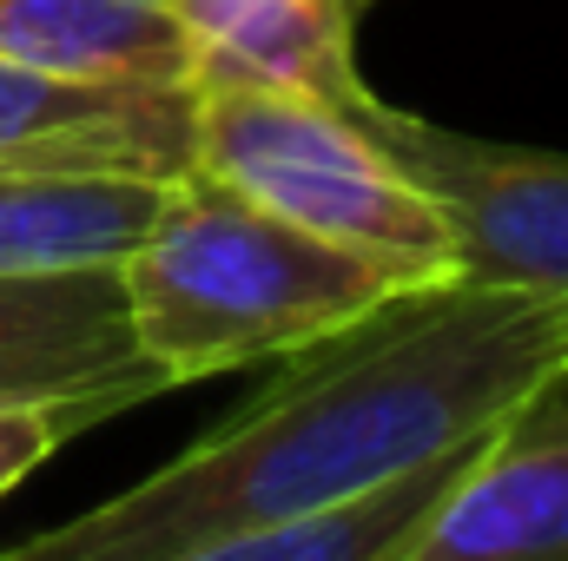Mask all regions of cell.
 <instances>
[{
    "label": "cell",
    "mask_w": 568,
    "mask_h": 561,
    "mask_svg": "<svg viewBox=\"0 0 568 561\" xmlns=\"http://www.w3.org/2000/svg\"><path fill=\"white\" fill-rule=\"evenodd\" d=\"M120 284L133 337L172 390L291 357L371 317L384 297L417 290L344 245L284 225L199 165L165 185V205L126 252Z\"/></svg>",
    "instance_id": "7a4b0ae2"
},
{
    "label": "cell",
    "mask_w": 568,
    "mask_h": 561,
    "mask_svg": "<svg viewBox=\"0 0 568 561\" xmlns=\"http://www.w3.org/2000/svg\"><path fill=\"white\" fill-rule=\"evenodd\" d=\"M192 165L404 284L456 278L443 212L344 106L291 86H192Z\"/></svg>",
    "instance_id": "3957f363"
},
{
    "label": "cell",
    "mask_w": 568,
    "mask_h": 561,
    "mask_svg": "<svg viewBox=\"0 0 568 561\" xmlns=\"http://www.w3.org/2000/svg\"><path fill=\"white\" fill-rule=\"evenodd\" d=\"M172 390L133 337L120 265L0 278V404H113Z\"/></svg>",
    "instance_id": "8992f818"
},
{
    "label": "cell",
    "mask_w": 568,
    "mask_h": 561,
    "mask_svg": "<svg viewBox=\"0 0 568 561\" xmlns=\"http://www.w3.org/2000/svg\"><path fill=\"white\" fill-rule=\"evenodd\" d=\"M476 449V442H469ZM443 456L410 469L404 482L364 496V502H344L331 516H304V522H284V529H252V536H225V542H205V549H185L172 561H390L436 509V496L456 482L463 456Z\"/></svg>",
    "instance_id": "8fae6325"
},
{
    "label": "cell",
    "mask_w": 568,
    "mask_h": 561,
    "mask_svg": "<svg viewBox=\"0 0 568 561\" xmlns=\"http://www.w3.org/2000/svg\"><path fill=\"white\" fill-rule=\"evenodd\" d=\"M179 27L192 33L199 80L192 86H291L324 106L357 113L371 100L351 27L357 13L344 0H165Z\"/></svg>",
    "instance_id": "ba28073f"
},
{
    "label": "cell",
    "mask_w": 568,
    "mask_h": 561,
    "mask_svg": "<svg viewBox=\"0 0 568 561\" xmlns=\"http://www.w3.org/2000/svg\"><path fill=\"white\" fill-rule=\"evenodd\" d=\"M0 60L80 86L192 93L199 53L165 0H0Z\"/></svg>",
    "instance_id": "30bf717a"
},
{
    "label": "cell",
    "mask_w": 568,
    "mask_h": 561,
    "mask_svg": "<svg viewBox=\"0 0 568 561\" xmlns=\"http://www.w3.org/2000/svg\"><path fill=\"white\" fill-rule=\"evenodd\" d=\"M357 126L449 225L456 278L483 290H568V152L503 145L364 100Z\"/></svg>",
    "instance_id": "277c9868"
},
{
    "label": "cell",
    "mask_w": 568,
    "mask_h": 561,
    "mask_svg": "<svg viewBox=\"0 0 568 561\" xmlns=\"http://www.w3.org/2000/svg\"><path fill=\"white\" fill-rule=\"evenodd\" d=\"M120 417L113 404H0V496L33 476L60 442H73L80 429Z\"/></svg>",
    "instance_id": "7c38bea8"
},
{
    "label": "cell",
    "mask_w": 568,
    "mask_h": 561,
    "mask_svg": "<svg viewBox=\"0 0 568 561\" xmlns=\"http://www.w3.org/2000/svg\"><path fill=\"white\" fill-rule=\"evenodd\" d=\"M390 561H568V370L476 436Z\"/></svg>",
    "instance_id": "5b68a950"
},
{
    "label": "cell",
    "mask_w": 568,
    "mask_h": 561,
    "mask_svg": "<svg viewBox=\"0 0 568 561\" xmlns=\"http://www.w3.org/2000/svg\"><path fill=\"white\" fill-rule=\"evenodd\" d=\"M0 165H113L179 178L192 172V93L80 86L0 60Z\"/></svg>",
    "instance_id": "52a82bcc"
},
{
    "label": "cell",
    "mask_w": 568,
    "mask_h": 561,
    "mask_svg": "<svg viewBox=\"0 0 568 561\" xmlns=\"http://www.w3.org/2000/svg\"><path fill=\"white\" fill-rule=\"evenodd\" d=\"M344 7H351V13H364V7H371V0H344Z\"/></svg>",
    "instance_id": "4fadbf2b"
},
{
    "label": "cell",
    "mask_w": 568,
    "mask_h": 561,
    "mask_svg": "<svg viewBox=\"0 0 568 561\" xmlns=\"http://www.w3.org/2000/svg\"><path fill=\"white\" fill-rule=\"evenodd\" d=\"M568 370V290L417 284L278 357V377L113 502L40 529L0 561H172L364 502L469 449Z\"/></svg>",
    "instance_id": "6da1fadb"
},
{
    "label": "cell",
    "mask_w": 568,
    "mask_h": 561,
    "mask_svg": "<svg viewBox=\"0 0 568 561\" xmlns=\"http://www.w3.org/2000/svg\"><path fill=\"white\" fill-rule=\"evenodd\" d=\"M165 185L113 165H0V278L126 265Z\"/></svg>",
    "instance_id": "9c48e42d"
}]
</instances>
